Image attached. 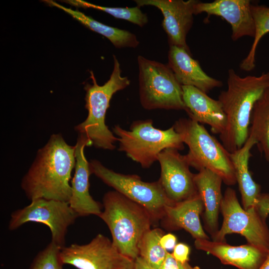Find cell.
<instances>
[{
  "instance_id": "1",
  "label": "cell",
  "mask_w": 269,
  "mask_h": 269,
  "mask_svg": "<svg viewBox=\"0 0 269 269\" xmlns=\"http://www.w3.org/2000/svg\"><path fill=\"white\" fill-rule=\"evenodd\" d=\"M76 165L75 147L60 134H53L36 156L21 180V187L30 200H56L69 202L70 180Z\"/></svg>"
},
{
  "instance_id": "2",
  "label": "cell",
  "mask_w": 269,
  "mask_h": 269,
  "mask_svg": "<svg viewBox=\"0 0 269 269\" xmlns=\"http://www.w3.org/2000/svg\"><path fill=\"white\" fill-rule=\"evenodd\" d=\"M269 88V72L243 77L233 69H229L227 89L221 92L218 100L227 120L225 130L219 136L230 153L240 149L247 140L254 106Z\"/></svg>"
},
{
  "instance_id": "3",
  "label": "cell",
  "mask_w": 269,
  "mask_h": 269,
  "mask_svg": "<svg viewBox=\"0 0 269 269\" xmlns=\"http://www.w3.org/2000/svg\"><path fill=\"white\" fill-rule=\"evenodd\" d=\"M103 206L98 217L109 228L113 244L122 255L135 260L139 256L141 239L154 223L150 213L115 190L104 195Z\"/></svg>"
},
{
  "instance_id": "4",
  "label": "cell",
  "mask_w": 269,
  "mask_h": 269,
  "mask_svg": "<svg viewBox=\"0 0 269 269\" xmlns=\"http://www.w3.org/2000/svg\"><path fill=\"white\" fill-rule=\"evenodd\" d=\"M114 68L109 79L103 85H98L93 73L91 71L93 84H87L85 89V108L88 114L86 120L77 125L75 130L86 135L96 148L114 150L118 141L113 132L105 124V118L110 100L117 92L123 90L130 84L127 77L121 75L120 63L113 55Z\"/></svg>"
},
{
  "instance_id": "5",
  "label": "cell",
  "mask_w": 269,
  "mask_h": 269,
  "mask_svg": "<svg viewBox=\"0 0 269 269\" xmlns=\"http://www.w3.org/2000/svg\"><path fill=\"white\" fill-rule=\"evenodd\" d=\"M173 126L189 148L184 155L190 166L198 171L209 169L228 185L237 183L230 153L203 126L190 118H180Z\"/></svg>"
},
{
  "instance_id": "6",
  "label": "cell",
  "mask_w": 269,
  "mask_h": 269,
  "mask_svg": "<svg viewBox=\"0 0 269 269\" xmlns=\"http://www.w3.org/2000/svg\"><path fill=\"white\" fill-rule=\"evenodd\" d=\"M152 124L151 120L147 119L134 122L129 131L119 125L113 128V133L119 141L118 150L144 168L157 161L158 154L163 150L184 148L182 138L173 126L163 130L154 128Z\"/></svg>"
},
{
  "instance_id": "7",
  "label": "cell",
  "mask_w": 269,
  "mask_h": 269,
  "mask_svg": "<svg viewBox=\"0 0 269 269\" xmlns=\"http://www.w3.org/2000/svg\"><path fill=\"white\" fill-rule=\"evenodd\" d=\"M139 94L146 110H186L182 86L168 66L142 56L137 57Z\"/></svg>"
},
{
  "instance_id": "8",
  "label": "cell",
  "mask_w": 269,
  "mask_h": 269,
  "mask_svg": "<svg viewBox=\"0 0 269 269\" xmlns=\"http://www.w3.org/2000/svg\"><path fill=\"white\" fill-rule=\"evenodd\" d=\"M89 166L91 174L115 191L145 208L154 222L161 220L166 207L174 203L167 196L159 180L145 182L136 175L116 172L97 160H91Z\"/></svg>"
},
{
  "instance_id": "9",
  "label": "cell",
  "mask_w": 269,
  "mask_h": 269,
  "mask_svg": "<svg viewBox=\"0 0 269 269\" xmlns=\"http://www.w3.org/2000/svg\"><path fill=\"white\" fill-rule=\"evenodd\" d=\"M222 226L212 240L225 242L227 235L236 233L245 237L247 243L269 252V229L266 220L257 209L248 211L241 206L236 191L228 187L221 205Z\"/></svg>"
},
{
  "instance_id": "10",
  "label": "cell",
  "mask_w": 269,
  "mask_h": 269,
  "mask_svg": "<svg viewBox=\"0 0 269 269\" xmlns=\"http://www.w3.org/2000/svg\"><path fill=\"white\" fill-rule=\"evenodd\" d=\"M78 217L68 202L39 198L13 211L8 227L12 231L28 222L44 224L50 229L51 241L62 248L65 246L68 228Z\"/></svg>"
},
{
  "instance_id": "11",
  "label": "cell",
  "mask_w": 269,
  "mask_h": 269,
  "mask_svg": "<svg viewBox=\"0 0 269 269\" xmlns=\"http://www.w3.org/2000/svg\"><path fill=\"white\" fill-rule=\"evenodd\" d=\"M60 257L64 265L78 269H132L134 262L101 234L85 245L65 246L61 249Z\"/></svg>"
},
{
  "instance_id": "12",
  "label": "cell",
  "mask_w": 269,
  "mask_h": 269,
  "mask_svg": "<svg viewBox=\"0 0 269 269\" xmlns=\"http://www.w3.org/2000/svg\"><path fill=\"white\" fill-rule=\"evenodd\" d=\"M160 165L159 179L168 198L174 203L188 199L198 194L194 175L184 155L174 148H167L158 155Z\"/></svg>"
},
{
  "instance_id": "13",
  "label": "cell",
  "mask_w": 269,
  "mask_h": 269,
  "mask_svg": "<svg viewBox=\"0 0 269 269\" xmlns=\"http://www.w3.org/2000/svg\"><path fill=\"white\" fill-rule=\"evenodd\" d=\"M198 1L134 0L139 7L151 5L158 8L163 15L162 25L167 35L169 46L183 48L190 54L186 37L193 23L194 6Z\"/></svg>"
},
{
  "instance_id": "14",
  "label": "cell",
  "mask_w": 269,
  "mask_h": 269,
  "mask_svg": "<svg viewBox=\"0 0 269 269\" xmlns=\"http://www.w3.org/2000/svg\"><path fill=\"white\" fill-rule=\"evenodd\" d=\"M92 145V141L86 135L79 134L75 145L76 165L71 181L72 194L69 201L70 207L78 217L99 216L102 212L101 205L93 198L89 192L91 173L84 148Z\"/></svg>"
},
{
  "instance_id": "15",
  "label": "cell",
  "mask_w": 269,
  "mask_h": 269,
  "mask_svg": "<svg viewBox=\"0 0 269 269\" xmlns=\"http://www.w3.org/2000/svg\"><path fill=\"white\" fill-rule=\"evenodd\" d=\"M251 5L250 0H215L206 2L198 0L194 6V14L204 12L222 17L231 25V38L235 41L244 36L255 37V24Z\"/></svg>"
},
{
  "instance_id": "16",
  "label": "cell",
  "mask_w": 269,
  "mask_h": 269,
  "mask_svg": "<svg viewBox=\"0 0 269 269\" xmlns=\"http://www.w3.org/2000/svg\"><path fill=\"white\" fill-rule=\"evenodd\" d=\"M195 248L218 258L222 264L238 269H259L269 255V252L249 244L232 246L226 242L196 239Z\"/></svg>"
},
{
  "instance_id": "17",
  "label": "cell",
  "mask_w": 269,
  "mask_h": 269,
  "mask_svg": "<svg viewBox=\"0 0 269 269\" xmlns=\"http://www.w3.org/2000/svg\"><path fill=\"white\" fill-rule=\"evenodd\" d=\"M185 112L189 118L198 123L208 125L212 132L219 135L226 126V117L218 100L191 86H182Z\"/></svg>"
},
{
  "instance_id": "18",
  "label": "cell",
  "mask_w": 269,
  "mask_h": 269,
  "mask_svg": "<svg viewBox=\"0 0 269 269\" xmlns=\"http://www.w3.org/2000/svg\"><path fill=\"white\" fill-rule=\"evenodd\" d=\"M168 66L181 86L195 87L208 94L223 85L221 81L209 76L201 68L199 62L185 49L169 46Z\"/></svg>"
},
{
  "instance_id": "19",
  "label": "cell",
  "mask_w": 269,
  "mask_h": 269,
  "mask_svg": "<svg viewBox=\"0 0 269 269\" xmlns=\"http://www.w3.org/2000/svg\"><path fill=\"white\" fill-rule=\"evenodd\" d=\"M204 209L202 200L198 193L188 199L166 206L161 221L165 228L171 230L183 229L195 240H209L200 219Z\"/></svg>"
},
{
  "instance_id": "20",
  "label": "cell",
  "mask_w": 269,
  "mask_h": 269,
  "mask_svg": "<svg viewBox=\"0 0 269 269\" xmlns=\"http://www.w3.org/2000/svg\"><path fill=\"white\" fill-rule=\"evenodd\" d=\"M194 181L204 205L205 228L213 238L219 230L218 217L223 197L221 192L223 181L220 176L207 169H201L195 174Z\"/></svg>"
},
{
  "instance_id": "21",
  "label": "cell",
  "mask_w": 269,
  "mask_h": 269,
  "mask_svg": "<svg viewBox=\"0 0 269 269\" xmlns=\"http://www.w3.org/2000/svg\"><path fill=\"white\" fill-rule=\"evenodd\" d=\"M255 144V139L249 135L242 147L230 154L241 195L243 208L248 211L256 209L258 198L261 193V186L253 180L249 168L251 150Z\"/></svg>"
},
{
  "instance_id": "22",
  "label": "cell",
  "mask_w": 269,
  "mask_h": 269,
  "mask_svg": "<svg viewBox=\"0 0 269 269\" xmlns=\"http://www.w3.org/2000/svg\"><path fill=\"white\" fill-rule=\"evenodd\" d=\"M43 1L49 5L62 9L89 29L106 37L117 48H135L139 44L135 35L128 30L107 25L79 10L64 7L53 0Z\"/></svg>"
},
{
  "instance_id": "23",
  "label": "cell",
  "mask_w": 269,
  "mask_h": 269,
  "mask_svg": "<svg viewBox=\"0 0 269 269\" xmlns=\"http://www.w3.org/2000/svg\"><path fill=\"white\" fill-rule=\"evenodd\" d=\"M249 135L269 162V88L256 102L252 110Z\"/></svg>"
},
{
  "instance_id": "24",
  "label": "cell",
  "mask_w": 269,
  "mask_h": 269,
  "mask_svg": "<svg viewBox=\"0 0 269 269\" xmlns=\"http://www.w3.org/2000/svg\"><path fill=\"white\" fill-rule=\"evenodd\" d=\"M251 11L255 24V35L248 55L240 64V69L246 72H250L255 69L258 45L262 38L269 32V7L252 4Z\"/></svg>"
},
{
  "instance_id": "25",
  "label": "cell",
  "mask_w": 269,
  "mask_h": 269,
  "mask_svg": "<svg viewBox=\"0 0 269 269\" xmlns=\"http://www.w3.org/2000/svg\"><path fill=\"white\" fill-rule=\"evenodd\" d=\"M163 235V231L160 228L150 229L144 235L139 244V256L154 269L160 268L168 252L160 242Z\"/></svg>"
},
{
  "instance_id": "26",
  "label": "cell",
  "mask_w": 269,
  "mask_h": 269,
  "mask_svg": "<svg viewBox=\"0 0 269 269\" xmlns=\"http://www.w3.org/2000/svg\"><path fill=\"white\" fill-rule=\"evenodd\" d=\"M69 4L83 8H92L107 12L114 17L124 19L142 27L148 22L145 13L137 6L133 7H111L97 5L82 0H63Z\"/></svg>"
},
{
  "instance_id": "27",
  "label": "cell",
  "mask_w": 269,
  "mask_h": 269,
  "mask_svg": "<svg viewBox=\"0 0 269 269\" xmlns=\"http://www.w3.org/2000/svg\"><path fill=\"white\" fill-rule=\"evenodd\" d=\"M61 247L51 241L33 259L29 269H63Z\"/></svg>"
},
{
  "instance_id": "28",
  "label": "cell",
  "mask_w": 269,
  "mask_h": 269,
  "mask_svg": "<svg viewBox=\"0 0 269 269\" xmlns=\"http://www.w3.org/2000/svg\"><path fill=\"white\" fill-rule=\"evenodd\" d=\"M159 269H200L198 266H192L188 262L182 263L175 260L171 253L167 256Z\"/></svg>"
},
{
  "instance_id": "29",
  "label": "cell",
  "mask_w": 269,
  "mask_h": 269,
  "mask_svg": "<svg viewBox=\"0 0 269 269\" xmlns=\"http://www.w3.org/2000/svg\"><path fill=\"white\" fill-rule=\"evenodd\" d=\"M190 252V248L187 245L179 243L176 245L171 254L175 260L185 263L188 262Z\"/></svg>"
},
{
  "instance_id": "30",
  "label": "cell",
  "mask_w": 269,
  "mask_h": 269,
  "mask_svg": "<svg viewBox=\"0 0 269 269\" xmlns=\"http://www.w3.org/2000/svg\"><path fill=\"white\" fill-rule=\"evenodd\" d=\"M256 208L261 217L266 220L269 215V193L260 194L257 200Z\"/></svg>"
},
{
  "instance_id": "31",
  "label": "cell",
  "mask_w": 269,
  "mask_h": 269,
  "mask_svg": "<svg viewBox=\"0 0 269 269\" xmlns=\"http://www.w3.org/2000/svg\"><path fill=\"white\" fill-rule=\"evenodd\" d=\"M161 246L167 251L174 249L177 242L176 236L171 233L164 234L160 240Z\"/></svg>"
},
{
  "instance_id": "32",
  "label": "cell",
  "mask_w": 269,
  "mask_h": 269,
  "mask_svg": "<svg viewBox=\"0 0 269 269\" xmlns=\"http://www.w3.org/2000/svg\"><path fill=\"white\" fill-rule=\"evenodd\" d=\"M132 269H154L149 265L142 258L138 256L134 260Z\"/></svg>"
},
{
  "instance_id": "33",
  "label": "cell",
  "mask_w": 269,
  "mask_h": 269,
  "mask_svg": "<svg viewBox=\"0 0 269 269\" xmlns=\"http://www.w3.org/2000/svg\"><path fill=\"white\" fill-rule=\"evenodd\" d=\"M259 269H269V255Z\"/></svg>"
}]
</instances>
